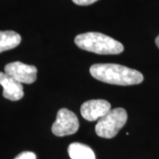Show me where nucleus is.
Masks as SVG:
<instances>
[{
    "label": "nucleus",
    "mask_w": 159,
    "mask_h": 159,
    "mask_svg": "<svg viewBox=\"0 0 159 159\" xmlns=\"http://www.w3.org/2000/svg\"><path fill=\"white\" fill-rule=\"evenodd\" d=\"M89 71L95 79L114 85H137L144 80L139 71L117 64H96Z\"/></svg>",
    "instance_id": "nucleus-1"
},
{
    "label": "nucleus",
    "mask_w": 159,
    "mask_h": 159,
    "mask_svg": "<svg viewBox=\"0 0 159 159\" xmlns=\"http://www.w3.org/2000/svg\"><path fill=\"white\" fill-rule=\"evenodd\" d=\"M80 49L100 55H116L124 51V46L117 40L97 32L78 34L74 39Z\"/></svg>",
    "instance_id": "nucleus-2"
},
{
    "label": "nucleus",
    "mask_w": 159,
    "mask_h": 159,
    "mask_svg": "<svg viewBox=\"0 0 159 159\" xmlns=\"http://www.w3.org/2000/svg\"><path fill=\"white\" fill-rule=\"evenodd\" d=\"M127 121V113L125 109L116 108L111 110L96 125V133L98 136L106 139L115 137Z\"/></svg>",
    "instance_id": "nucleus-3"
},
{
    "label": "nucleus",
    "mask_w": 159,
    "mask_h": 159,
    "mask_svg": "<svg viewBox=\"0 0 159 159\" xmlns=\"http://www.w3.org/2000/svg\"><path fill=\"white\" fill-rule=\"evenodd\" d=\"M79 126L77 116L68 109L62 108L57 111V119L52 125L51 131L56 136H66L75 134Z\"/></svg>",
    "instance_id": "nucleus-4"
},
{
    "label": "nucleus",
    "mask_w": 159,
    "mask_h": 159,
    "mask_svg": "<svg viewBox=\"0 0 159 159\" xmlns=\"http://www.w3.org/2000/svg\"><path fill=\"white\" fill-rule=\"evenodd\" d=\"M5 73L20 83L32 84L36 80L37 69L21 62H11L5 66Z\"/></svg>",
    "instance_id": "nucleus-5"
},
{
    "label": "nucleus",
    "mask_w": 159,
    "mask_h": 159,
    "mask_svg": "<svg viewBox=\"0 0 159 159\" xmlns=\"http://www.w3.org/2000/svg\"><path fill=\"white\" fill-rule=\"evenodd\" d=\"M111 111V103L102 99H95L85 102L80 107L81 116L89 121L102 119Z\"/></svg>",
    "instance_id": "nucleus-6"
},
{
    "label": "nucleus",
    "mask_w": 159,
    "mask_h": 159,
    "mask_svg": "<svg viewBox=\"0 0 159 159\" xmlns=\"http://www.w3.org/2000/svg\"><path fill=\"white\" fill-rule=\"evenodd\" d=\"M0 85L3 87V97L11 100L19 101L24 96L22 83L7 75L6 73L0 72Z\"/></svg>",
    "instance_id": "nucleus-7"
},
{
    "label": "nucleus",
    "mask_w": 159,
    "mask_h": 159,
    "mask_svg": "<svg viewBox=\"0 0 159 159\" xmlns=\"http://www.w3.org/2000/svg\"><path fill=\"white\" fill-rule=\"evenodd\" d=\"M21 42V36L11 30L0 31V53L17 47Z\"/></svg>",
    "instance_id": "nucleus-8"
},
{
    "label": "nucleus",
    "mask_w": 159,
    "mask_h": 159,
    "mask_svg": "<svg viewBox=\"0 0 159 159\" xmlns=\"http://www.w3.org/2000/svg\"><path fill=\"white\" fill-rule=\"evenodd\" d=\"M68 154L71 159H96L92 148L79 142H74L69 145Z\"/></svg>",
    "instance_id": "nucleus-9"
},
{
    "label": "nucleus",
    "mask_w": 159,
    "mask_h": 159,
    "mask_svg": "<svg viewBox=\"0 0 159 159\" xmlns=\"http://www.w3.org/2000/svg\"><path fill=\"white\" fill-rule=\"evenodd\" d=\"M14 159H36V155L30 151H25L18 155Z\"/></svg>",
    "instance_id": "nucleus-10"
},
{
    "label": "nucleus",
    "mask_w": 159,
    "mask_h": 159,
    "mask_svg": "<svg viewBox=\"0 0 159 159\" xmlns=\"http://www.w3.org/2000/svg\"><path fill=\"white\" fill-rule=\"evenodd\" d=\"M97 1L98 0H73L74 4H76L78 6H89Z\"/></svg>",
    "instance_id": "nucleus-11"
},
{
    "label": "nucleus",
    "mask_w": 159,
    "mask_h": 159,
    "mask_svg": "<svg viewBox=\"0 0 159 159\" xmlns=\"http://www.w3.org/2000/svg\"><path fill=\"white\" fill-rule=\"evenodd\" d=\"M156 44H157V46L159 48V34H158V36L156 38Z\"/></svg>",
    "instance_id": "nucleus-12"
}]
</instances>
